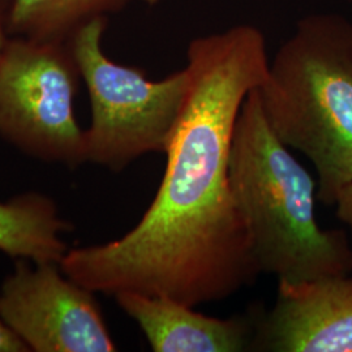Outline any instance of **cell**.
Listing matches in <instances>:
<instances>
[{"instance_id":"1","label":"cell","mask_w":352,"mask_h":352,"mask_svg":"<svg viewBox=\"0 0 352 352\" xmlns=\"http://www.w3.org/2000/svg\"><path fill=\"white\" fill-rule=\"evenodd\" d=\"M264 34L238 25L196 38L189 89L154 200L120 239L67 251L60 270L96 292L164 295L190 307L227 299L261 274L228 176L243 103L269 69Z\"/></svg>"},{"instance_id":"2","label":"cell","mask_w":352,"mask_h":352,"mask_svg":"<svg viewBox=\"0 0 352 352\" xmlns=\"http://www.w3.org/2000/svg\"><path fill=\"white\" fill-rule=\"evenodd\" d=\"M228 176L261 273L289 283L351 273L346 232L318 226L316 182L269 126L257 89L235 124Z\"/></svg>"},{"instance_id":"3","label":"cell","mask_w":352,"mask_h":352,"mask_svg":"<svg viewBox=\"0 0 352 352\" xmlns=\"http://www.w3.org/2000/svg\"><path fill=\"white\" fill-rule=\"evenodd\" d=\"M265 118L315 167L318 200L334 205L352 182V28L333 16L302 20L257 88Z\"/></svg>"},{"instance_id":"4","label":"cell","mask_w":352,"mask_h":352,"mask_svg":"<svg viewBox=\"0 0 352 352\" xmlns=\"http://www.w3.org/2000/svg\"><path fill=\"white\" fill-rule=\"evenodd\" d=\"M103 21L82 26L74 43V59L91 103L85 131L87 162L113 173L149 153H164L189 89L187 68L161 81L110 60L102 50Z\"/></svg>"},{"instance_id":"5","label":"cell","mask_w":352,"mask_h":352,"mask_svg":"<svg viewBox=\"0 0 352 352\" xmlns=\"http://www.w3.org/2000/svg\"><path fill=\"white\" fill-rule=\"evenodd\" d=\"M75 75L51 49L13 43L0 59V136L39 161L87 162L85 131L74 111Z\"/></svg>"},{"instance_id":"6","label":"cell","mask_w":352,"mask_h":352,"mask_svg":"<svg viewBox=\"0 0 352 352\" xmlns=\"http://www.w3.org/2000/svg\"><path fill=\"white\" fill-rule=\"evenodd\" d=\"M26 261L3 282L0 316L29 350L116 351L96 292L60 276L58 264Z\"/></svg>"},{"instance_id":"7","label":"cell","mask_w":352,"mask_h":352,"mask_svg":"<svg viewBox=\"0 0 352 352\" xmlns=\"http://www.w3.org/2000/svg\"><path fill=\"white\" fill-rule=\"evenodd\" d=\"M253 346L278 352H352V278L278 282Z\"/></svg>"},{"instance_id":"8","label":"cell","mask_w":352,"mask_h":352,"mask_svg":"<svg viewBox=\"0 0 352 352\" xmlns=\"http://www.w3.org/2000/svg\"><path fill=\"white\" fill-rule=\"evenodd\" d=\"M115 300L136 321L155 352H239L251 340L243 318H217L164 295L116 294Z\"/></svg>"},{"instance_id":"9","label":"cell","mask_w":352,"mask_h":352,"mask_svg":"<svg viewBox=\"0 0 352 352\" xmlns=\"http://www.w3.org/2000/svg\"><path fill=\"white\" fill-rule=\"evenodd\" d=\"M71 228L45 195L28 192L0 201V252L11 257L60 265L67 253L62 234Z\"/></svg>"},{"instance_id":"10","label":"cell","mask_w":352,"mask_h":352,"mask_svg":"<svg viewBox=\"0 0 352 352\" xmlns=\"http://www.w3.org/2000/svg\"><path fill=\"white\" fill-rule=\"evenodd\" d=\"M100 0H14L12 21L16 25H29L38 21L60 19L81 11Z\"/></svg>"},{"instance_id":"11","label":"cell","mask_w":352,"mask_h":352,"mask_svg":"<svg viewBox=\"0 0 352 352\" xmlns=\"http://www.w3.org/2000/svg\"><path fill=\"white\" fill-rule=\"evenodd\" d=\"M334 205L337 210V217L349 227L352 234V182L340 190Z\"/></svg>"},{"instance_id":"12","label":"cell","mask_w":352,"mask_h":352,"mask_svg":"<svg viewBox=\"0 0 352 352\" xmlns=\"http://www.w3.org/2000/svg\"><path fill=\"white\" fill-rule=\"evenodd\" d=\"M30 351L23 340H20L0 316V352Z\"/></svg>"},{"instance_id":"13","label":"cell","mask_w":352,"mask_h":352,"mask_svg":"<svg viewBox=\"0 0 352 352\" xmlns=\"http://www.w3.org/2000/svg\"><path fill=\"white\" fill-rule=\"evenodd\" d=\"M3 52H4V45H3V34H1V30H0V59L3 56Z\"/></svg>"},{"instance_id":"14","label":"cell","mask_w":352,"mask_h":352,"mask_svg":"<svg viewBox=\"0 0 352 352\" xmlns=\"http://www.w3.org/2000/svg\"><path fill=\"white\" fill-rule=\"evenodd\" d=\"M145 1H148V3H157V1H160V0H145Z\"/></svg>"}]
</instances>
